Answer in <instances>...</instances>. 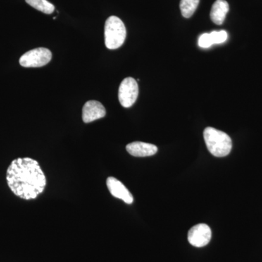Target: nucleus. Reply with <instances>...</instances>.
I'll return each mask as SVG.
<instances>
[{"label": "nucleus", "mask_w": 262, "mask_h": 262, "mask_svg": "<svg viewBox=\"0 0 262 262\" xmlns=\"http://www.w3.org/2000/svg\"><path fill=\"white\" fill-rule=\"evenodd\" d=\"M6 179L12 192L27 201L37 198L47 184L37 160L29 158L13 160L7 170Z\"/></svg>", "instance_id": "nucleus-1"}, {"label": "nucleus", "mask_w": 262, "mask_h": 262, "mask_svg": "<svg viewBox=\"0 0 262 262\" xmlns=\"http://www.w3.org/2000/svg\"><path fill=\"white\" fill-rule=\"evenodd\" d=\"M205 142L208 151L217 158L227 156L232 147V139L223 131L214 127H206L203 132Z\"/></svg>", "instance_id": "nucleus-2"}, {"label": "nucleus", "mask_w": 262, "mask_h": 262, "mask_svg": "<svg viewBox=\"0 0 262 262\" xmlns=\"http://www.w3.org/2000/svg\"><path fill=\"white\" fill-rule=\"evenodd\" d=\"M105 45L110 50L121 47L126 38V29L121 19L110 16L106 20L104 27Z\"/></svg>", "instance_id": "nucleus-3"}, {"label": "nucleus", "mask_w": 262, "mask_h": 262, "mask_svg": "<svg viewBox=\"0 0 262 262\" xmlns=\"http://www.w3.org/2000/svg\"><path fill=\"white\" fill-rule=\"evenodd\" d=\"M52 53L46 48H39L27 52L20 57L19 63L24 67H42L51 61Z\"/></svg>", "instance_id": "nucleus-4"}, {"label": "nucleus", "mask_w": 262, "mask_h": 262, "mask_svg": "<svg viewBox=\"0 0 262 262\" xmlns=\"http://www.w3.org/2000/svg\"><path fill=\"white\" fill-rule=\"evenodd\" d=\"M139 96V86L132 77H127L122 81L119 88L118 97L123 107L129 108L135 103Z\"/></svg>", "instance_id": "nucleus-5"}, {"label": "nucleus", "mask_w": 262, "mask_h": 262, "mask_svg": "<svg viewBox=\"0 0 262 262\" xmlns=\"http://www.w3.org/2000/svg\"><path fill=\"white\" fill-rule=\"evenodd\" d=\"M211 229L206 224H199L192 227L188 233V241L194 247L201 248L209 244Z\"/></svg>", "instance_id": "nucleus-6"}, {"label": "nucleus", "mask_w": 262, "mask_h": 262, "mask_svg": "<svg viewBox=\"0 0 262 262\" xmlns=\"http://www.w3.org/2000/svg\"><path fill=\"white\" fill-rule=\"evenodd\" d=\"M105 115L106 110L99 101H89L84 103L82 108V120L84 123H90L103 118Z\"/></svg>", "instance_id": "nucleus-7"}, {"label": "nucleus", "mask_w": 262, "mask_h": 262, "mask_svg": "<svg viewBox=\"0 0 262 262\" xmlns=\"http://www.w3.org/2000/svg\"><path fill=\"white\" fill-rule=\"evenodd\" d=\"M106 186L112 195L122 200L127 204H131L134 202V196L129 192L122 182L114 177H108L106 180Z\"/></svg>", "instance_id": "nucleus-8"}, {"label": "nucleus", "mask_w": 262, "mask_h": 262, "mask_svg": "<svg viewBox=\"0 0 262 262\" xmlns=\"http://www.w3.org/2000/svg\"><path fill=\"white\" fill-rule=\"evenodd\" d=\"M126 150L127 152L132 156L144 158V157L152 156L156 154L158 149L154 144L135 141L127 144Z\"/></svg>", "instance_id": "nucleus-9"}, {"label": "nucleus", "mask_w": 262, "mask_h": 262, "mask_svg": "<svg viewBox=\"0 0 262 262\" xmlns=\"http://www.w3.org/2000/svg\"><path fill=\"white\" fill-rule=\"evenodd\" d=\"M229 7L228 3L225 0H216L212 6L211 18L213 23L217 25H222L228 13Z\"/></svg>", "instance_id": "nucleus-10"}, {"label": "nucleus", "mask_w": 262, "mask_h": 262, "mask_svg": "<svg viewBox=\"0 0 262 262\" xmlns=\"http://www.w3.org/2000/svg\"><path fill=\"white\" fill-rule=\"evenodd\" d=\"M27 4L46 14H51L54 12L55 7L48 0H26Z\"/></svg>", "instance_id": "nucleus-11"}, {"label": "nucleus", "mask_w": 262, "mask_h": 262, "mask_svg": "<svg viewBox=\"0 0 262 262\" xmlns=\"http://www.w3.org/2000/svg\"><path fill=\"white\" fill-rule=\"evenodd\" d=\"M200 0H181L180 9L184 18H190L198 8Z\"/></svg>", "instance_id": "nucleus-12"}, {"label": "nucleus", "mask_w": 262, "mask_h": 262, "mask_svg": "<svg viewBox=\"0 0 262 262\" xmlns=\"http://www.w3.org/2000/svg\"><path fill=\"white\" fill-rule=\"evenodd\" d=\"M209 34L213 45L222 44V43L225 42L228 38V34L225 30L220 31V32L213 31Z\"/></svg>", "instance_id": "nucleus-13"}, {"label": "nucleus", "mask_w": 262, "mask_h": 262, "mask_svg": "<svg viewBox=\"0 0 262 262\" xmlns=\"http://www.w3.org/2000/svg\"><path fill=\"white\" fill-rule=\"evenodd\" d=\"M198 45L200 47L203 48H208L213 46L209 33H205V34H202L198 39Z\"/></svg>", "instance_id": "nucleus-14"}]
</instances>
